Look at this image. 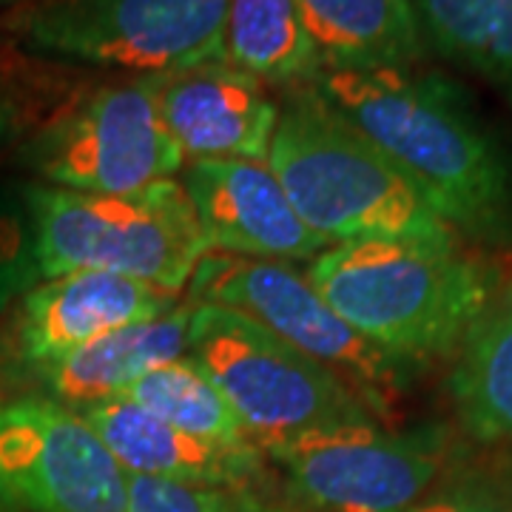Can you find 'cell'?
Instances as JSON below:
<instances>
[{
    "instance_id": "8fae6325",
    "label": "cell",
    "mask_w": 512,
    "mask_h": 512,
    "mask_svg": "<svg viewBox=\"0 0 512 512\" xmlns=\"http://www.w3.org/2000/svg\"><path fill=\"white\" fill-rule=\"evenodd\" d=\"M211 254L302 262L330 242L302 220L265 160H191L180 177Z\"/></svg>"
},
{
    "instance_id": "484cf974",
    "label": "cell",
    "mask_w": 512,
    "mask_h": 512,
    "mask_svg": "<svg viewBox=\"0 0 512 512\" xmlns=\"http://www.w3.org/2000/svg\"><path fill=\"white\" fill-rule=\"evenodd\" d=\"M504 490L510 495V504H512V456H507V464H504Z\"/></svg>"
},
{
    "instance_id": "3957f363",
    "label": "cell",
    "mask_w": 512,
    "mask_h": 512,
    "mask_svg": "<svg viewBox=\"0 0 512 512\" xmlns=\"http://www.w3.org/2000/svg\"><path fill=\"white\" fill-rule=\"evenodd\" d=\"M265 163L296 214L330 245L410 239L461 245L413 180L330 106L313 83L282 89Z\"/></svg>"
},
{
    "instance_id": "603a6c76",
    "label": "cell",
    "mask_w": 512,
    "mask_h": 512,
    "mask_svg": "<svg viewBox=\"0 0 512 512\" xmlns=\"http://www.w3.org/2000/svg\"><path fill=\"white\" fill-rule=\"evenodd\" d=\"M128 512H274L245 490L128 476Z\"/></svg>"
},
{
    "instance_id": "5bb4252c",
    "label": "cell",
    "mask_w": 512,
    "mask_h": 512,
    "mask_svg": "<svg viewBox=\"0 0 512 512\" xmlns=\"http://www.w3.org/2000/svg\"><path fill=\"white\" fill-rule=\"evenodd\" d=\"M128 476L163 478L180 484L245 490L259 473V447L228 450L185 436L128 396L77 410Z\"/></svg>"
},
{
    "instance_id": "30bf717a",
    "label": "cell",
    "mask_w": 512,
    "mask_h": 512,
    "mask_svg": "<svg viewBox=\"0 0 512 512\" xmlns=\"http://www.w3.org/2000/svg\"><path fill=\"white\" fill-rule=\"evenodd\" d=\"M0 481L35 512H128V473L86 419L52 399L0 404Z\"/></svg>"
},
{
    "instance_id": "7402d4cb",
    "label": "cell",
    "mask_w": 512,
    "mask_h": 512,
    "mask_svg": "<svg viewBox=\"0 0 512 512\" xmlns=\"http://www.w3.org/2000/svg\"><path fill=\"white\" fill-rule=\"evenodd\" d=\"M43 282L26 183L0 177V311Z\"/></svg>"
},
{
    "instance_id": "ac0fdd59",
    "label": "cell",
    "mask_w": 512,
    "mask_h": 512,
    "mask_svg": "<svg viewBox=\"0 0 512 512\" xmlns=\"http://www.w3.org/2000/svg\"><path fill=\"white\" fill-rule=\"evenodd\" d=\"M220 57L268 89L305 86L322 72L296 0H228Z\"/></svg>"
},
{
    "instance_id": "8992f818",
    "label": "cell",
    "mask_w": 512,
    "mask_h": 512,
    "mask_svg": "<svg viewBox=\"0 0 512 512\" xmlns=\"http://www.w3.org/2000/svg\"><path fill=\"white\" fill-rule=\"evenodd\" d=\"M15 163L35 183L126 194L180 177L185 157L160 117L157 74H151L83 83L15 148Z\"/></svg>"
},
{
    "instance_id": "cb8c5ba5",
    "label": "cell",
    "mask_w": 512,
    "mask_h": 512,
    "mask_svg": "<svg viewBox=\"0 0 512 512\" xmlns=\"http://www.w3.org/2000/svg\"><path fill=\"white\" fill-rule=\"evenodd\" d=\"M404 512H512V504L487 490H453L421 498L416 507Z\"/></svg>"
},
{
    "instance_id": "277c9868",
    "label": "cell",
    "mask_w": 512,
    "mask_h": 512,
    "mask_svg": "<svg viewBox=\"0 0 512 512\" xmlns=\"http://www.w3.org/2000/svg\"><path fill=\"white\" fill-rule=\"evenodd\" d=\"M43 279L77 271L131 276L183 291L211 254L183 183L163 180L126 194H86L26 183Z\"/></svg>"
},
{
    "instance_id": "d4e9b609",
    "label": "cell",
    "mask_w": 512,
    "mask_h": 512,
    "mask_svg": "<svg viewBox=\"0 0 512 512\" xmlns=\"http://www.w3.org/2000/svg\"><path fill=\"white\" fill-rule=\"evenodd\" d=\"M12 507H15V498L9 495V490L0 481V512H12Z\"/></svg>"
},
{
    "instance_id": "2e32d148",
    "label": "cell",
    "mask_w": 512,
    "mask_h": 512,
    "mask_svg": "<svg viewBox=\"0 0 512 512\" xmlns=\"http://www.w3.org/2000/svg\"><path fill=\"white\" fill-rule=\"evenodd\" d=\"M325 69H413L427 43L413 0H296Z\"/></svg>"
},
{
    "instance_id": "4316f807",
    "label": "cell",
    "mask_w": 512,
    "mask_h": 512,
    "mask_svg": "<svg viewBox=\"0 0 512 512\" xmlns=\"http://www.w3.org/2000/svg\"><path fill=\"white\" fill-rule=\"evenodd\" d=\"M3 3H6V0H0V6H3Z\"/></svg>"
},
{
    "instance_id": "9c48e42d",
    "label": "cell",
    "mask_w": 512,
    "mask_h": 512,
    "mask_svg": "<svg viewBox=\"0 0 512 512\" xmlns=\"http://www.w3.org/2000/svg\"><path fill=\"white\" fill-rule=\"evenodd\" d=\"M291 495L316 512H404L436 484L447 461L444 427L387 430L359 421L265 447Z\"/></svg>"
},
{
    "instance_id": "6da1fadb",
    "label": "cell",
    "mask_w": 512,
    "mask_h": 512,
    "mask_svg": "<svg viewBox=\"0 0 512 512\" xmlns=\"http://www.w3.org/2000/svg\"><path fill=\"white\" fill-rule=\"evenodd\" d=\"M313 89L402 168L453 228L512 248V146L447 77L413 69H325Z\"/></svg>"
},
{
    "instance_id": "ba28073f",
    "label": "cell",
    "mask_w": 512,
    "mask_h": 512,
    "mask_svg": "<svg viewBox=\"0 0 512 512\" xmlns=\"http://www.w3.org/2000/svg\"><path fill=\"white\" fill-rule=\"evenodd\" d=\"M188 288L197 305L245 313L319 365L345 376L382 419L390 416V396L416 370L350 328L313 288L308 274L288 262L205 254Z\"/></svg>"
},
{
    "instance_id": "52a82bcc",
    "label": "cell",
    "mask_w": 512,
    "mask_h": 512,
    "mask_svg": "<svg viewBox=\"0 0 512 512\" xmlns=\"http://www.w3.org/2000/svg\"><path fill=\"white\" fill-rule=\"evenodd\" d=\"M228 0H29L6 29L63 66L151 77L222 55Z\"/></svg>"
},
{
    "instance_id": "9a60e30c",
    "label": "cell",
    "mask_w": 512,
    "mask_h": 512,
    "mask_svg": "<svg viewBox=\"0 0 512 512\" xmlns=\"http://www.w3.org/2000/svg\"><path fill=\"white\" fill-rule=\"evenodd\" d=\"M194 305H177L157 319L111 330L89 345L60 356L55 362L32 367L43 399L83 410L89 404L126 396V390L163 362L188 353Z\"/></svg>"
},
{
    "instance_id": "e0dca14e",
    "label": "cell",
    "mask_w": 512,
    "mask_h": 512,
    "mask_svg": "<svg viewBox=\"0 0 512 512\" xmlns=\"http://www.w3.org/2000/svg\"><path fill=\"white\" fill-rule=\"evenodd\" d=\"M450 399L470 439L512 447V285L456 350Z\"/></svg>"
},
{
    "instance_id": "7a4b0ae2",
    "label": "cell",
    "mask_w": 512,
    "mask_h": 512,
    "mask_svg": "<svg viewBox=\"0 0 512 512\" xmlns=\"http://www.w3.org/2000/svg\"><path fill=\"white\" fill-rule=\"evenodd\" d=\"M308 279L350 328L413 367L456 353L501 293L490 262L410 239L330 245Z\"/></svg>"
},
{
    "instance_id": "44dd1931",
    "label": "cell",
    "mask_w": 512,
    "mask_h": 512,
    "mask_svg": "<svg viewBox=\"0 0 512 512\" xmlns=\"http://www.w3.org/2000/svg\"><path fill=\"white\" fill-rule=\"evenodd\" d=\"M69 69L0 40V154H15L83 86Z\"/></svg>"
},
{
    "instance_id": "7c38bea8",
    "label": "cell",
    "mask_w": 512,
    "mask_h": 512,
    "mask_svg": "<svg viewBox=\"0 0 512 512\" xmlns=\"http://www.w3.org/2000/svg\"><path fill=\"white\" fill-rule=\"evenodd\" d=\"M157 103L185 163L268 157L279 103L262 80L222 57L157 74Z\"/></svg>"
},
{
    "instance_id": "d6986e66",
    "label": "cell",
    "mask_w": 512,
    "mask_h": 512,
    "mask_svg": "<svg viewBox=\"0 0 512 512\" xmlns=\"http://www.w3.org/2000/svg\"><path fill=\"white\" fill-rule=\"evenodd\" d=\"M424 43L484 80L512 111V0H413Z\"/></svg>"
},
{
    "instance_id": "5b68a950",
    "label": "cell",
    "mask_w": 512,
    "mask_h": 512,
    "mask_svg": "<svg viewBox=\"0 0 512 512\" xmlns=\"http://www.w3.org/2000/svg\"><path fill=\"white\" fill-rule=\"evenodd\" d=\"M188 356L214 379L259 450L325 427L384 421L345 376L222 305L194 302Z\"/></svg>"
},
{
    "instance_id": "4fadbf2b",
    "label": "cell",
    "mask_w": 512,
    "mask_h": 512,
    "mask_svg": "<svg viewBox=\"0 0 512 512\" xmlns=\"http://www.w3.org/2000/svg\"><path fill=\"white\" fill-rule=\"evenodd\" d=\"M177 308L165 293L131 276L77 271L43 279L23 296L18 316V353L29 367L55 362L92 339L157 319Z\"/></svg>"
},
{
    "instance_id": "ffe728a7",
    "label": "cell",
    "mask_w": 512,
    "mask_h": 512,
    "mask_svg": "<svg viewBox=\"0 0 512 512\" xmlns=\"http://www.w3.org/2000/svg\"><path fill=\"white\" fill-rule=\"evenodd\" d=\"M126 396L185 436L228 450L256 447L231 402L188 353L148 370L128 387Z\"/></svg>"
}]
</instances>
